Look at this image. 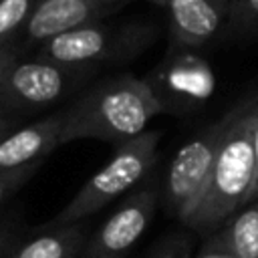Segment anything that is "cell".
I'll return each instance as SVG.
<instances>
[{
	"label": "cell",
	"mask_w": 258,
	"mask_h": 258,
	"mask_svg": "<svg viewBox=\"0 0 258 258\" xmlns=\"http://www.w3.org/2000/svg\"><path fill=\"white\" fill-rule=\"evenodd\" d=\"M62 111L60 143L97 139L121 145L141 133L165 109L145 79L131 75L103 79L87 87Z\"/></svg>",
	"instance_id": "1"
},
{
	"label": "cell",
	"mask_w": 258,
	"mask_h": 258,
	"mask_svg": "<svg viewBox=\"0 0 258 258\" xmlns=\"http://www.w3.org/2000/svg\"><path fill=\"white\" fill-rule=\"evenodd\" d=\"M256 103L258 95H252L226 113L228 125L216 157L210 187L200 208L185 222V226L200 234L210 236L216 232L256 196L258 169L252 139Z\"/></svg>",
	"instance_id": "2"
},
{
	"label": "cell",
	"mask_w": 258,
	"mask_h": 258,
	"mask_svg": "<svg viewBox=\"0 0 258 258\" xmlns=\"http://www.w3.org/2000/svg\"><path fill=\"white\" fill-rule=\"evenodd\" d=\"M161 137L163 131L153 129L117 145L109 161L101 165L81 185L73 200L46 224L64 226L85 222L121 196H127V191L137 189L157 163Z\"/></svg>",
	"instance_id": "3"
},
{
	"label": "cell",
	"mask_w": 258,
	"mask_h": 258,
	"mask_svg": "<svg viewBox=\"0 0 258 258\" xmlns=\"http://www.w3.org/2000/svg\"><path fill=\"white\" fill-rule=\"evenodd\" d=\"M157 36L155 26L145 22L103 24L91 22L38 46V56L71 67L97 69L101 64L121 62L143 52Z\"/></svg>",
	"instance_id": "4"
},
{
	"label": "cell",
	"mask_w": 258,
	"mask_h": 258,
	"mask_svg": "<svg viewBox=\"0 0 258 258\" xmlns=\"http://www.w3.org/2000/svg\"><path fill=\"white\" fill-rule=\"evenodd\" d=\"M97 69L71 67L44 56H18L0 83V111L24 117L64 101L83 87Z\"/></svg>",
	"instance_id": "5"
},
{
	"label": "cell",
	"mask_w": 258,
	"mask_h": 258,
	"mask_svg": "<svg viewBox=\"0 0 258 258\" xmlns=\"http://www.w3.org/2000/svg\"><path fill=\"white\" fill-rule=\"evenodd\" d=\"M226 125L228 115L224 113L216 123L208 125L187 143H183L167 167L161 187V202L165 210L183 224L200 208L210 187Z\"/></svg>",
	"instance_id": "6"
},
{
	"label": "cell",
	"mask_w": 258,
	"mask_h": 258,
	"mask_svg": "<svg viewBox=\"0 0 258 258\" xmlns=\"http://www.w3.org/2000/svg\"><path fill=\"white\" fill-rule=\"evenodd\" d=\"M165 113H189L204 107L216 91L210 62L194 48H173L145 77Z\"/></svg>",
	"instance_id": "7"
},
{
	"label": "cell",
	"mask_w": 258,
	"mask_h": 258,
	"mask_svg": "<svg viewBox=\"0 0 258 258\" xmlns=\"http://www.w3.org/2000/svg\"><path fill=\"white\" fill-rule=\"evenodd\" d=\"M159 202L161 191L155 183H143L127 194L87 240L81 258H125L147 232Z\"/></svg>",
	"instance_id": "8"
},
{
	"label": "cell",
	"mask_w": 258,
	"mask_h": 258,
	"mask_svg": "<svg viewBox=\"0 0 258 258\" xmlns=\"http://www.w3.org/2000/svg\"><path fill=\"white\" fill-rule=\"evenodd\" d=\"M107 12L111 8L103 0H36L14 46L18 50L24 46L38 48L54 36L101 20Z\"/></svg>",
	"instance_id": "9"
},
{
	"label": "cell",
	"mask_w": 258,
	"mask_h": 258,
	"mask_svg": "<svg viewBox=\"0 0 258 258\" xmlns=\"http://www.w3.org/2000/svg\"><path fill=\"white\" fill-rule=\"evenodd\" d=\"M169 20L173 48H202L228 24L230 0H155Z\"/></svg>",
	"instance_id": "10"
},
{
	"label": "cell",
	"mask_w": 258,
	"mask_h": 258,
	"mask_svg": "<svg viewBox=\"0 0 258 258\" xmlns=\"http://www.w3.org/2000/svg\"><path fill=\"white\" fill-rule=\"evenodd\" d=\"M62 111L20 125L0 139V173L42 163L60 143Z\"/></svg>",
	"instance_id": "11"
},
{
	"label": "cell",
	"mask_w": 258,
	"mask_h": 258,
	"mask_svg": "<svg viewBox=\"0 0 258 258\" xmlns=\"http://www.w3.org/2000/svg\"><path fill=\"white\" fill-rule=\"evenodd\" d=\"M87 240L85 222L64 226L44 224L30 234L18 236L12 258H81Z\"/></svg>",
	"instance_id": "12"
},
{
	"label": "cell",
	"mask_w": 258,
	"mask_h": 258,
	"mask_svg": "<svg viewBox=\"0 0 258 258\" xmlns=\"http://www.w3.org/2000/svg\"><path fill=\"white\" fill-rule=\"evenodd\" d=\"M218 232L240 258H258V198L238 210Z\"/></svg>",
	"instance_id": "13"
},
{
	"label": "cell",
	"mask_w": 258,
	"mask_h": 258,
	"mask_svg": "<svg viewBox=\"0 0 258 258\" xmlns=\"http://www.w3.org/2000/svg\"><path fill=\"white\" fill-rule=\"evenodd\" d=\"M36 0H0V48L14 46Z\"/></svg>",
	"instance_id": "14"
},
{
	"label": "cell",
	"mask_w": 258,
	"mask_h": 258,
	"mask_svg": "<svg viewBox=\"0 0 258 258\" xmlns=\"http://www.w3.org/2000/svg\"><path fill=\"white\" fill-rule=\"evenodd\" d=\"M228 26L236 30L258 28V0H230Z\"/></svg>",
	"instance_id": "15"
},
{
	"label": "cell",
	"mask_w": 258,
	"mask_h": 258,
	"mask_svg": "<svg viewBox=\"0 0 258 258\" xmlns=\"http://www.w3.org/2000/svg\"><path fill=\"white\" fill-rule=\"evenodd\" d=\"M42 163L38 165H30V167H22V169H14V171H4L0 173V208L40 169Z\"/></svg>",
	"instance_id": "16"
},
{
	"label": "cell",
	"mask_w": 258,
	"mask_h": 258,
	"mask_svg": "<svg viewBox=\"0 0 258 258\" xmlns=\"http://www.w3.org/2000/svg\"><path fill=\"white\" fill-rule=\"evenodd\" d=\"M194 258H240V256L228 246L224 236L216 230L206 238V242L202 244V248L196 252Z\"/></svg>",
	"instance_id": "17"
},
{
	"label": "cell",
	"mask_w": 258,
	"mask_h": 258,
	"mask_svg": "<svg viewBox=\"0 0 258 258\" xmlns=\"http://www.w3.org/2000/svg\"><path fill=\"white\" fill-rule=\"evenodd\" d=\"M149 258H191V242L185 236L167 238Z\"/></svg>",
	"instance_id": "18"
},
{
	"label": "cell",
	"mask_w": 258,
	"mask_h": 258,
	"mask_svg": "<svg viewBox=\"0 0 258 258\" xmlns=\"http://www.w3.org/2000/svg\"><path fill=\"white\" fill-rule=\"evenodd\" d=\"M18 232L14 228V224H0V258H12V250L16 246L18 240Z\"/></svg>",
	"instance_id": "19"
},
{
	"label": "cell",
	"mask_w": 258,
	"mask_h": 258,
	"mask_svg": "<svg viewBox=\"0 0 258 258\" xmlns=\"http://www.w3.org/2000/svg\"><path fill=\"white\" fill-rule=\"evenodd\" d=\"M20 56V50L16 46H6V48H0V83L6 75V71L10 69V64Z\"/></svg>",
	"instance_id": "20"
},
{
	"label": "cell",
	"mask_w": 258,
	"mask_h": 258,
	"mask_svg": "<svg viewBox=\"0 0 258 258\" xmlns=\"http://www.w3.org/2000/svg\"><path fill=\"white\" fill-rule=\"evenodd\" d=\"M16 127H20V117L0 111V139L6 137V135H8L10 131H14Z\"/></svg>",
	"instance_id": "21"
},
{
	"label": "cell",
	"mask_w": 258,
	"mask_h": 258,
	"mask_svg": "<svg viewBox=\"0 0 258 258\" xmlns=\"http://www.w3.org/2000/svg\"><path fill=\"white\" fill-rule=\"evenodd\" d=\"M252 139H254V153H256V169H258V103H256V113H254V123H252ZM258 198V175H256V196Z\"/></svg>",
	"instance_id": "22"
},
{
	"label": "cell",
	"mask_w": 258,
	"mask_h": 258,
	"mask_svg": "<svg viewBox=\"0 0 258 258\" xmlns=\"http://www.w3.org/2000/svg\"><path fill=\"white\" fill-rule=\"evenodd\" d=\"M103 2H105V4H107V6L111 8V10H113L115 6H119V4H123V2H129V0H103Z\"/></svg>",
	"instance_id": "23"
}]
</instances>
